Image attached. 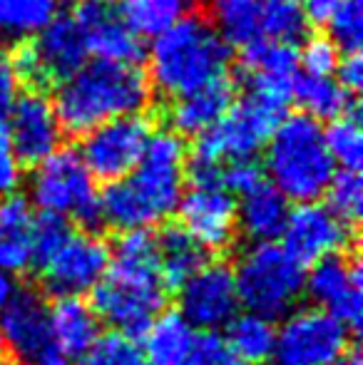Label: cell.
<instances>
[{
  "label": "cell",
  "mask_w": 363,
  "mask_h": 365,
  "mask_svg": "<svg viewBox=\"0 0 363 365\" xmlns=\"http://www.w3.org/2000/svg\"><path fill=\"white\" fill-rule=\"evenodd\" d=\"M274 321L259 316V313L244 311L237 313L224 326V346L229 348L232 358L244 365L269 363L274 348Z\"/></svg>",
  "instance_id": "d4e9b609"
},
{
  "label": "cell",
  "mask_w": 363,
  "mask_h": 365,
  "mask_svg": "<svg viewBox=\"0 0 363 365\" xmlns=\"http://www.w3.org/2000/svg\"><path fill=\"white\" fill-rule=\"evenodd\" d=\"M264 179L262 169L254 159H242V162H227L222 167V187L229 194H244L252 187H257Z\"/></svg>",
  "instance_id": "f35d334b"
},
{
  "label": "cell",
  "mask_w": 363,
  "mask_h": 365,
  "mask_svg": "<svg viewBox=\"0 0 363 365\" xmlns=\"http://www.w3.org/2000/svg\"><path fill=\"white\" fill-rule=\"evenodd\" d=\"M339 48L329 38H311L299 55V68H304V75L334 77L336 68H339Z\"/></svg>",
  "instance_id": "8d00e7d4"
},
{
  "label": "cell",
  "mask_w": 363,
  "mask_h": 365,
  "mask_svg": "<svg viewBox=\"0 0 363 365\" xmlns=\"http://www.w3.org/2000/svg\"><path fill=\"white\" fill-rule=\"evenodd\" d=\"M209 15H212V28L227 45L247 48L264 40V0H212Z\"/></svg>",
  "instance_id": "484cf974"
},
{
  "label": "cell",
  "mask_w": 363,
  "mask_h": 365,
  "mask_svg": "<svg viewBox=\"0 0 363 365\" xmlns=\"http://www.w3.org/2000/svg\"><path fill=\"white\" fill-rule=\"evenodd\" d=\"M306 15L299 0H264V40L294 45L306 35Z\"/></svg>",
  "instance_id": "d6a6232c"
},
{
  "label": "cell",
  "mask_w": 363,
  "mask_h": 365,
  "mask_svg": "<svg viewBox=\"0 0 363 365\" xmlns=\"http://www.w3.org/2000/svg\"><path fill=\"white\" fill-rule=\"evenodd\" d=\"M182 229L204 251H224L237 239V202L224 187L194 184L180 199Z\"/></svg>",
  "instance_id": "e0dca14e"
},
{
  "label": "cell",
  "mask_w": 363,
  "mask_h": 365,
  "mask_svg": "<svg viewBox=\"0 0 363 365\" xmlns=\"http://www.w3.org/2000/svg\"><path fill=\"white\" fill-rule=\"evenodd\" d=\"M239 303L247 311L269 318H284L304 296V266L284 249L274 244H252L237 259L232 269Z\"/></svg>",
  "instance_id": "8992f818"
},
{
  "label": "cell",
  "mask_w": 363,
  "mask_h": 365,
  "mask_svg": "<svg viewBox=\"0 0 363 365\" xmlns=\"http://www.w3.org/2000/svg\"><path fill=\"white\" fill-rule=\"evenodd\" d=\"M5 135L20 164H40L60 147L63 127L55 107L40 90L20 92L5 120Z\"/></svg>",
  "instance_id": "ac0fdd59"
},
{
  "label": "cell",
  "mask_w": 363,
  "mask_h": 365,
  "mask_svg": "<svg viewBox=\"0 0 363 365\" xmlns=\"http://www.w3.org/2000/svg\"><path fill=\"white\" fill-rule=\"evenodd\" d=\"M184 182V140L177 132H152L137 167L100 194V221L120 231L150 229L177 212Z\"/></svg>",
  "instance_id": "6da1fadb"
},
{
  "label": "cell",
  "mask_w": 363,
  "mask_h": 365,
  "mask_svg": "<svg viewBox=\"0 0 363 365\" xmlns=\"http://www.w3.org/2000/svg\"><path fill=\"white\" fill-rule=\"evenodd\" d=\"M334 365H361V356L356 351H346Z\"/></svg>",
  "instance_id": "f6af8a7d"
},
{
  "label": "cell",
  "mask_w": 363,
  "mask_h": 365,
  "mask_svg": "<svg viewBox=\"0 0 363 365\" xmlns=\"http://www.w3.org/2000/svg\"><path fill=\"white\" fill-rule=\"evenodd\" d=\"M142 333V351L150 365H177L197 338V331L180 313H160Z\"/></svg>",
  "instance_id": "4316f807"
},
{
  "label": "cell",
  "mask_w": 363,
  "mask_h": 365,
  "mask_svg": "<svg viewBox=\"0 0 363 365\" xmlns=\"http://www.w3.org/2000/svg\"><path fill=\"white\" fill-rule=\"evenodd\" d=\"M234 105V82L227 75L199 90L189 92L184 97H177L172 105L170 120L175 125L177 135L199 137L207 130H212L219 120Z\"/></svg>",
  "instance_id": "7402d4cb"
},
{
  "label": "cell",
  "mask_w": 363,
  "mask_h": 365,
  "mask_svg": "<svg viewBox=\"0 0 363 365\" xmlns=\"http://www.w3.org/2000/svg\"><path fill=\"white\" fill-rule=\"evenodd\" d=\"M150 77L137 65L95 60L65 77L55 92V115L63 132L75 137L117 117L142 115L150 105Z\"/></svg>",
  "instance_id": "3957f363"
},
{
  "label": "cell",
  "mask_w": 363,
  "mask_h": 365,
  "mask_svg": "<svg viewBox=\"0 0 363 365\" xmlns=\"http://www.w3.org/2000/svg\"><path fill=\"white\" fill-rule=\"evenodd\" d=\"M239 197L242 199L237 204V224L244 231V236L252 239L254 244H269L274 239H281V231H284L291 209L289 202L272 184L262 179L257 187L239 194Z\"/></svg>",
  "instance_id": "603a6c76"
},
{
  "label": "cell",
  "mask_w": 363,
  "mask_h": 365,
  "mask_svg": "<svg viewBox=\"0 0 363 365\" xmlns=\"http://www.w3.org/2000/svg\"><path fill=\"white\" fill-rule=\"evenodd\" d=\"M286 117V107L279 102L247 92L242 102L229 107V112L204 135L197 137L192 159L212 164L254 159L272 137L274 127Z\"/></svg>",
  "instance_id": "ba28073f"
},
{
  "label": "cell",
  "mask_w": 363,
  "mask_h": 365,
  "mask_svg": "<svg viewBox=\"0 0 363 365\" xmlns=\"http://www.w3.org/2000/svg\"><path fill=\"white\" fill-rule=\"evenodd\" d=\"M324 197H329V204H326V207L344 221V224H349L351 229H354L356 221L361 219V212H363L361 174L356 172V169H341V172H336Z\"/></svg>",
  "instance_id": "e575fe53"
},
{
  "label": "cell",
  "mask_w": 363,
  "mask_h": 365,
  "mask_svg": "<svg viewBox=\"0 0 363 365\" xmlns=\"http://www.w3.org/2000/svg\"><path fill=\"white\" fill-rule=\"evenodd\" d=\"M242 63L247 70V92L264 100L289 105L299 77V53L294 45L259 40L242 48Z\"/></svg>",
  "instance_id": "ffe728a7"
},
{
  "label": "cell",
  "mask_w": 363,
  "mask_h": 365,
  "mask_svg": "<svg viewBox=\"0 0 363 365\" xmlns=\"http://www.w3.org/2000/svg\"><path fill=\"white\" fill-rule=\"evenodd\" d=\"M30 199L40 214L63 221H80L92 226L100 221V194L95 177L75 149H55L50 157L35 164L30 177Z\"/></svg>",
  "instance_id": "52a82bcc"
},
{
  "label": "cell",
  "mask_w": 363,
  "mask_h": 365,
  "mask_svg": "<svg viewBox=\"0 0 363 365\" xmlns=\"http://www.w3.org/2000/svg\"><path fill=\"white\" fill-rule=\"evenodd\" d=\"M177 365H237L217 333H197L192 348Z\"/></svg>",
  "instance_id": "74e56055"
},
{
  "label": "cell",
  "mask_w": 363,
  "mask_h": 365,
  "mask_svg": "<svg viewBox=\"0 0 363 365\" xmlns=\"http://www.w3.org/2000/svg\"><path fill=\"white\" fill-rule=\"evenodd\" d=\"M88 55L107 63L137 65L142 58V43L120 13V5L112 0H80L73 15Z\"/></svg>",
  "instance_id": "d6986e66"
},
{
  "label": "cell",
  "mask_w": 363,
  "mask_h": 365,
  "mask_svg": "<svg viewBox=\"0 0 363 365\" xmlns=\"http://www.w3.org/2000/svg\"><path fill=\"white\" fill-rule=\"evenodd\" d=\"M204 254L207 251L182 226H172L157 236V256H160V269L167 286L184 284L207 261Z\"/></svg>",
  "instance_id": "4dcf8cb0"
},
{
  "label": "cell",
  "mask_w": 363,
  "mask_h": 365,
  "mask_svg": "<svg viewBox=\"0 0 363 365\" xmlns=\"http://www.w3.org/2000/svg\"><path fill=\"white\" fill-rule=\"evenodd\" d=\"M264 147V172L286 202L311 204L324 197L336 164L319 120L304 112L284 117Z\"/></svg>",
  "instance_id": "277c9868"
},
{
  "label": "cell",
  "mask_w": 363,
  "mask_h": 365,
  "mask_svg": "<svg viewBox=\"0 0 363 365\" xmlns=\"http://www.w3.org/2000/svg\"><path fill=\"white\" fill-rule=\"evenodd\" d=\"M50 326L70 361H75L100 336V318L85 298H58V303L50 306Z\"/></svg>",
  "instance_id": "cb8c5ba5"
},
{
  "label": "cell",
  "mask_w": 363,
  "mask_h": 365,
  "mask_svg": "<svg viewBox=\"0 0 363 365\" xmlns=\"http://www.w3.org/2000/svg\"><path fill=\"white\" fill-rule=\"evenodd\" d=\"M304 293L314 301V308L329 313L346 328H356L361 321L363 291L361 269L356 259L346 254H336L314 264L306 276Z\"/></svg>",
  "instance_id": "2e32d148"
},
{
  "label": "cell",
  "mask_w": 363,
  "mask_h": 365,
  "mask_svg": "<svg viewBox=\"0 0 363 365\" xmlns=\"http://www.w3.org/2000/svg\"><path fill=\"white\" fill-rule=\"evenodd\" d=\"M0 343L18 365H73L50 326V303L35 291H15L0 311Z\"/></svg>",
  "instance_id": "30bf717a"
},
{
  "label": "cell",
  "mask_w": 363,
  "mask_h": 365,
  "mask_svg": "<svg viewBox=\"0 0 363 365\" xmlns=\"http://www.w3.org/2000/svg\"><path fill=\"white\" fill-rule=\"evenodd\" d=\"M35 219L38 214L25 197L10 194L0 199V269L8 274L33 269Z\"/></svg>",
  "instance_id": "44dd1931"
},
{
  "label": "cell",
  "mask_w": 363,
  "mask_h": 365,
  "mask_svg": "<svg viewBox=\"0 0 363 365\" xmlns=\"http://www.w3.org/2000/svg\"><path fill=\"white\" fill-rule=\"evenodd\" d=\"M18 95H20V77L15 73L13 63H0V127L8 120Z\"/></svg>",
  "instance_id": "60d3db41"
},
{
  "label": "cell",
  "mask_w": 363,
  "mask_h": 365,
  "mask_svg": "<svg viewBox=\"0 0 363 365\" xmlns=\"http://www.w3.org/2000/svg\"><path fill=\"white\" fill-rule=\"evenodd\" d=\"M349 351V328L319 308H294L274 333L272 365H334Z\"/></svg>",
  "instance_id": "9c48e42d"
},
{
  "label": "cell",
  "mask_w": 363,
  "mask_h": 365,
  "mask_svg": "<svg viewBox=\"0 0 363 365\" xmlns=\"http://www.w3.org/2000/svg\"><path fill=\"white\" fill-rule=\"evenodd\" d=\"M110 266V246L92 231H70L40 264H35L45 289L58 298H83Z\"/></svg>",
  "instance_id": "8fae6325"
},
{
  "label": "cell",
  "mask_w": 363,
  "mask_h": 365,
  "mask_svg": "<svg viewBox=\"0 0 363 365\" xmlns=\"http://www.w3.org/2000/svg\"><path fill=\"white\" fill-rule=\"evenodd\" d=\"M88 63V48L73 18H55L35 35L33 45L18 53L13 63L20 80L35 87L63 82Z\"/></svg>",
  "instance_id": "4fadbf2b"
},
{
  "label": "cell",
  "mask_w": 363,
  "mask_h": 365,
  "mask_svg": "<svg viewBox=\"0 0 363 365\" xmlns=\"http://www.w3.org/2000/svg\"><path fill=\"white\" fill-rule=\"evenodd\" d=\"M0 365H18V363H13V361H5V358H0Z\"/></svg>",
  "instance_id": "bcb514c9"
},
{
  "label": "cell",
  "mask_w": 363,
  "mask_h": 365,
  "mask_svg": "<svg viewBox=\"0 0 363 365\" xmlns=\"http://www.w3.org/2000/svg\"><path fill=\"white\" fill-rule=\"evenodd\" d=\"M20 182H23V164L15 157L5 127H0V199L15 194Z\"/></svg>",
  "instance_id": "ab89813d"
},
{
  "label": "cell",
  "mask_w": 363,
  "mask_h": 365,
  "mask_svg": "<svg viewBox=\"0 0 363 365\" xmlns=\"http://www.w3.org/2000/svg\"><path fill=\"white\" fill-rule=\"evenodd\" d=\"M346 3L349 0H304L301 10H304L306 20H311L316 25H326Z\"/></svg>",
  "instance_id": "7bdbcfd3"
},
{
  "label": "cell",
  "mask_w": 363,
  "mask_h": 365,
  "mask_svg": "<svg viewBox=\"0 0 363 365\" xmlns=\"http://www.w3.org/2000/svg\"><path fill=\"white\" fill-rule=\"evenodd\" d=\"M336 82L344 87L346 92L356 95L363 85V60L359 53H349L339 60V68H336Z\"/></svg>",
  "instance_id": "b9f144b4"
},
{
  "label": "cell",
  "mask_w": 363,
  "mask_h": 365,
  "mask_svg": "<svg viewBox=\"0 0 363 365\" xmlns=\"http://www.w3.org/2000/svg\"><path fill=\"white\" fill-rule=\"evenodd\" d=\"M60 0H0V40H30L58 18Z\"/></svg>",
  "instance_id": "f546056e"
},
{
  "label": "cell",
  "mask_w": 363,
  "mask_h": 365,
  "mask_svg": "<svg viewBox=\"0 0 363 365\" xmlns=\"http://www.w3.org/2000/svg\"><path fill=\"white\" fill-rule=\"evenodd\" d=\"M194 0H122L120 13L137 38H160L187 15H192Z\"/></svg>",
  "instance_id": "f1b7e54d"
},
{
  "label": "cell",
  "mask_w": 363,
  "mask_h": 365,
  "mask_svg": "<svg viewBox=\"0 0 363 365\" xmlns=\"http://www.w3.org/2000/svg\"><path fill=\"white\" fill-rule=\"evenodd\" d=\"M229 45L207 18L187 15L182 23L152 40L150 80L167 97H184L227 75Z\"/></svg>",
  "instance_id": "5b68a950"
},
{
  "label": "cell",
  "mask_w": 363,
  "mask_h": 365,
  "mask_svg": "<svg viewBox=\"0 0 363 365\" xmlns=\"http://www.w3.org/2000/svg\"><path fill=\"white\" fill-rule=\"evenodd\" d=\"M284 249L301 266H314L316 261L344 254L349 249L354 231L324 204H301L289 214L281 231Z\"/></svg>",
  "instance_id": "9a60e30c"
},
{
  "label": "cell",
  "mask_w": 363,
  "mask_h": 365,
  "mask_svg": "<svg viewBox=\"0 0 363 365\" xmlns=\"http://www.w3.org/2000/svg\"><path fill=\"white\" fill-rule=\"evenodd\" d=\"M75 361V365H150L142 343L122 331L100 333Z\"/></svg>",
  "instance_id": "1f68e13d"
},
{
  "label": "cell",
  "mask_w": 363,
  "mask_h": 365,
  "mask_svg": "<svg viewBox=\"0 0 363 365\" xmlns=\"http://www.w3.org/2000/svg\"><path fill=\"white\" fill-rule=\"evenodd\" d=\"M83 157L90 174L102 182H117L127 177L147 149L152 125L145 115L117 117L83 135Z\"/></svg>",
  "instance_id": "7c38bea8"
},
{
  "label": "cell",
  "mask_w": 363,
  "mask_h": 365,
  "mask_svg": "<svg viewBox=\"0 0 363 365\" xmlns=\"http://www.w3.org/2000/svg\"><path fill=\"white\" fill-rule=\"evenodd\" d=\"M234 274L222 261H204L180 284V316L194 331L217 333L239 313Z\"/></svg>",
  "instance_id": "5bb4252c"
},
{
  "label": "cell",
  "mask_w": 363,
  "mask_h": 365,
  "mask_svg": "<svg viewBox=\"0 0 363 365\" xmlns=\"http://www.w3.org/2000/svg\"><path fill=\"white\" fill-rule=\"evenodd\" d=\"M294 97L304 107V115L314 120H339L356 115V97L336 82V77L299 75L294 85Z\"/></svg>",
  "instance_id": "83f0119b"
},
{
  "label": "cell",
  "mask_w": 363,
  "mask_h": 365,
  "mask_svg": "<svg viewBox=\"0 0 363 365\" xmlns=\"http://www.w3.org/2000/svg\"><path fill=\"white\" fill-rule=\"evenodd\" d=\"M15 293V286H13V279H10L8 271L0 269V311H3V306L10 301V296Z\"/></svg>",
  "instance_id": "ee69618b"
},
{
  "label": "cell",
  "mask_w": 363,
  "mask_h": 365,
  "mask_svg": "<svg viewBox=\"0 0 363 365\" xmlns=\"http://www.w3.org/2000/svg\"><path fill=\"white\" fill-rule=\"evenodd\" d=\"M167 281L157 256V236L150 229L122 231L110 251V266L92 289V308L112 331L142 333L165 313Z\"/></svg>",
  "instance_id": "7a4b0ae2"
},
{
  "label": "cell",
  "mask_w": 363,
  "mask_h": 365,
  "mask_svg": "<svg viewBox=\"0 0 363 365\" xmlns=\"http://www.w3.org/2000/svg\"><path fill=\"white\" fill-rule=\"evenodd\" d=\"M324 135H326V147H329V154L336 167L356 169L359 172L363 162V132L359 125V117L356 115L339 117Z\"/></svg>",
  "instance_id": "836d02e7"
},
{
  "label": "cell",
  "mask_w": 363,
  "mask_h": 365,
  "mask_svg": "<svg viewBox=\"0 0 363 365\" xmlns=\"http://www.w3.org/2000/svg\"><path fill=\"white\" fill-rule=\"evenodd\" d=\"M326 25H329V40L339 48V53H359L363 43L361 0H349Z\"/></svg>",
  "instance_id": "d590c367"
}]
</instances>
